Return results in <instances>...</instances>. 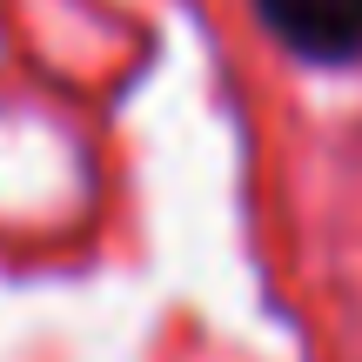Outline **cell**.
I'll return each mask as SVG.
<instances>
[{
  "label": "cell",
  "instance_id": "6da1fadb",
  "mask_svg": "<svg viewBox=\"0 0 362 362\" xmlns=\"http://www.w3.org/2000/svg\"><path fill=\"white\" fill-rule=\"evenodd\" d=\"M248 13L302 67H362V0H248Z\"/></svg>",
  "mask_w": 362,
  "mask_h": 362
}]
</instances>
